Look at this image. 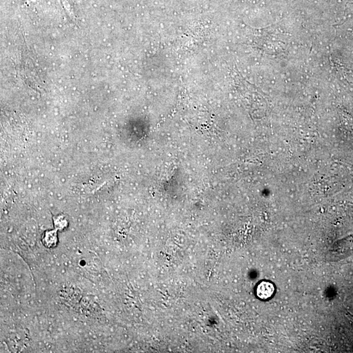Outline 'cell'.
Wrapping results in <instances>:
<instances>
[{
    "label": "cell",
    "instance_id": "obj_2",
    "mask_svg": "<svg viewBox=\"0 0 353 353\" xmlns=\"http://www.w3.org/2000/svg\"><path fill=\"white\" fill-rule=\"evenodd\" d=\"M43 243L48 248L55 247L58 243L57 235L54 232L46 233L43 236Z\"/></svg>",
    "mask_w": 353,
    "mask_h": 353
},
{
    "label": "cell",
    "instance_id": "obj_1",
    "mask_svg": "<svg viewBox=\"0 0 353 353\" xmlns=\"http://www.w3.org/2000/svg\"><path fill=\"white\" fill-rule=\"evenodd\" d=\"M275 292V286L274 284L269 281H262L259 282L256 288V294L260 300L269 299L274 295Z\"/></svg>",
    "mask_w": 353,
    "mask_h": 353
}]
</instances>
